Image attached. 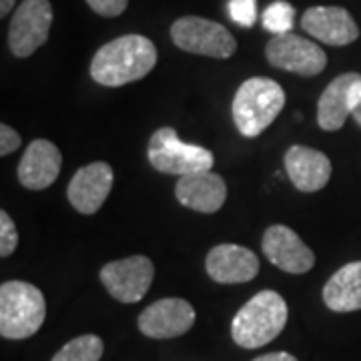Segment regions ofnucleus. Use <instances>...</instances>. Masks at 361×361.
<instances>
[{
  "label": "nucleus",
  "instance_id": "obj_1",
  "mask_svg": "<svg viewBox=\"0 0 361 361\" xmlns=\"http://www.w3.org/2000/svg\"><path fill=\"white\" fill-rule=\"evenodd\" d=\"M157 65V47L142 35H125L101 47L90 77L103 87H123L145 78Z\"/></svg>",
  "mask_w": 361,
  "mask_h": 361
},
{
  "label": "nucleus",
  "instance_id": "obj_2",
  "mask_svg": "<svg viewBox=\"0 0 361 361\" xmlns=\"http://www.w3.org/2000/svg\"><path fill=\"white\" fill-rule=\"evenodd\" d=\"M287 315V303L277 291H259L235 313L231 322L233 341L243 349L263 348L283 331Z\"/></svg>",
  "mask_w": 361,
  "mask_h": 361
},
{
  "label": "nucleus",
  "instance_id": "obj_3",
  "mask_svg": "<svg viewBox=\"0 0 361 361\" xmlns=\"http://www.w3.org/2000/svg\"><path fill=\"white\" fill-rule=\"evenodd\" d=\"M285 106V90L273 78L253 77L237 89L233 99V121L243 137H259Z\"/></svg>",
  "mask_w": 361,
  "mask_h": 361
},
{
  "label": "nucleus",
  "instance_id": "obj_4",
  "mask_svg": "<svg viewBox=\"0 0 361 361\" xmlns=\"http://www.w3.org/2000/svg\"><path fill=\"white\" fill-rule=\"evenodd\" d=\"M47 317V301L39 287L26 281L0 285V336L28 339L40 331Z\"/></svg>",
  "mask_w": 361,
  "mask_h": 361
},
{
  "label": "nucleus",
  "instance_id": "obj_5",
  "mask_svg": "<svg viewBox=\"0 0 361 361\" xmlns=\"http://www.w3.org/2000/svg\"><path fill=\"white\" fill-rule=\"evenodd\" d=\"M147 157L151 167L165 175H193L211 171L215 157L199 145L183 142L177 137V130L171 127H161L153 133Z\"/></svg>",
  "mask_w": 361,
  "mask_h": 361
},
{
  "label": "nucleus",
  "instance_id": "obj_6",
  "mask_svg": "<svg viewBox=\"0 0 361 361\" xmlns=\"http://www.w3.org/2000/svg\"><path fill=\"white\" fill-rule=\"evenodd\" d=\"M171 39L180 51L211 56V59H229L237 52V40L219 23L203 16H183L171 26Z\"/></svg>",
  "mask_w": 361,
  "mask_h": 361
},
{
  "label": "nucleus",
  "instance_id": "obj_7",
  "mask_svg": "<svg viewBox=\"0 0 361 361\" xmlns=\"http://www.w3.org/2000/svg\"><path fill=\"white\" fill-rule=\"evenodd\" d=\"M52 4L49 0H23L14 11L8 28V47L18 59L37 52L49 40Z\"/></svg>",
  "mask_w": 361,
  "mask_h": 361
},
{
  "label": "nucleus",
  "instance_id": "obj_8",
  "mask_svg": "<svg viewBox=\"0 0 361 361\" xmlns=\"http://www.w3.org/2000/svg\"><path fill=\"white\" fill-rule=\"evenodd\" d=\"M155 279L153 261L145 255L111 261L101 269V281L109 295L121 303H137L151 289Z\"/></svg>",
  "mask_w": 361,
  "mask_h": 361
},
{
  "label": "nucleus",
  "instance_id": "obj_9",
  "mask_svg": "<svg viewBox=\"0 0 361 361\" xmlns=\"http://www.w3.org/2000/svg\"><path fill=\"white\" fill-rule=\"evenodd\" d=\"M265 56L271 66L301 77H315L327 65V56L319 44L293 32L275 35L265 47Z\"/></svg>",
  "mask_w": 361,
  "mask_h": 361
},
{
  "label": "nucleus",
  "instance_id": "obj_10",
  "mask_svg": "<svg viewBox=\"0 0 361 361\" xmlns=\"http://www.w3.org/2000/svg\"><path fill=\"white\" fill-rule=\"evenodd\" d=\"M197 313L193 305L179 297H167L151 303L141 311L137 325L145 337L151 339H173L185 336L195 325Z\"/></svg>",
  "mask_w": 361,
  "mask_h": 361
},
{
  "label": "nucleus",
  "instance_id": "obj_11",
  "mask_svg": "<svg viewBox=\"0 0 361 361\" xmlns=\"http://www.w3.org/2000/svg\"><path fill=\"white\" fill-rule=\"evenodd\" d=\"M361 101V75L345 73L336 77L317 101V123L323 130H339Z\"/></svg>",
  "mask_w": 361,
  "mask_h": 361
},
{
  "label": "nucleus",
  "instance_id": "obj_12",
  "mask_svg": "<svg viewBox=\"0 0 361 361\" xmlns=\"http://www.w3.org/2000/svg\"><path fill=\"white\" fill-rule=\"evenodd\" d=\"M261 247H263L265 257L285 273L303 275L315 265L313 251L287 225H271L263 235Z\"/></svg>",
  "mask_w": 361,
  "mask_h": 361
},
{
  "label": "nucleus",
  "instance_id": "obj_13",
  "mask_svg": "<svg viewBox=\"0 0 361 361\" xmlns=\"http://www.w3.org/2000/svg\"><path fill=\"white\" fill-rule=\"evenodd\" d=\"M115 173L109 163L97 161L80 167L68 183V203L82 215H92L104 205L113 189Z\"/></svg>",
  "mask_w": 361,
  "mask_h": 361
},
{
  "label": "nucleus",
  "instance_id": "obj_14",
  "mask_svg": "<svg viewBox=\"0 0 361 361\" xmlns=\"http://www.w3.org/2000/svg\"><path fill=\"white\" fill-rule=\"evenodd\" d=\"M301 28L329 47H345L360 37L357 23L341 6H311L301 16Z\"/></svg>",
  "mask_w": 361,
  "mask_h": 361
},
{
  "label": "nucleus",
  "instance_id": "obj_15",
  "mask_svg": "<svg viewBox=\"0 0 361 361\" xmlns=\"http://www.w3.org/2000/svg\"><path fill=\"white\" fill-rule=\"evenodd\" d=\"M205 269L213 281L223 285L249 283L259 273V257L241 245L223 243L213 247L205 259Z\"/></svg>",
  "mask_w": 361,
  "mask_h": 361
},
{
  "label": "nucleus",
  "instance_id": "obj_16",
  "mask_svg": "<svg viewBox=\"0 0 361 361\" xmlns=\"http://www.w3.org/2000/svg\"><path fill=\"white\" fill-rule=\"evenodd\" d=\"M63 167V155L56 145L47 139H37L26 147L18 163V180L25 189L42 191L56 180Z\"/></svg>",
  "mask_w": 361,
  "mask_h": 361
},
{
  "label": "nucleus",
  "instance_id": "obj_17",
  "mask_svg": "<svg viewBox=\"0 0 361 361\" xmlns=\"http://www.w3.org/2000/svg\"><path fill=\"white\" fill-rule=\"evenodd\" d=\"M285 171L297 191L315 193L331 179V161L325 153L305 145H293L285 153Z\"/></svg>",
  "mask_w": 361,
  "mask_h": 361
},
{
  "label": "nucleus",
  "instance_id": "obj_18",
  "mask_svg": "<svg viewBox=\"0 0 361 361\" xmlns=\"http://www.w3.org/2000/svg\"><path fill=\"white\" fill-rule=\"evenodd\" d=\"M180 205L199 213H217L227 199V185L213 171L185 175L175 185Z\"/></svg>",
  "mask_w": 361,
  "mask_h": 361
},
{
  "label": "nucleus",
  "instance_id": "obj_19",
  "mask_svg": "<svg viewBox=\"0 0 361 361\" xmlns=\"http://www.w3.org/2000/svg\"><path fill=\"white\" fill-rule=\"evenodd\" d=\"M323 301L336 313L361 310V261L337 269L323 287Z\"/></svg>",
  "mask_w": 361,
  "mask_h": 361
},
{
  "label": "nucleus",
  "instance_id": "obj_20",
  "mask_svg": "<svg viewBox=\"0 0 361 361\" xmlns=\"http://www.w3.org/2000/svg\"><path fill=\"white\" fill-rule=\"evenodd\" d=\"M103 351V339L94 334H87L71 339L52 355L51 361H101Z\"/></svg>",
  "mask_w": 361,
  "mask_h": 361
},
{
  "label": "nucleus",
  "instance_id": "obj_21",
  "mask_svg": "<svg viewBox=\"0 0 361 361\" xmlns=\"http://www.w3.org/2000/svg\"><path fill=\"white\" fill-rule=\"evenodd\" d=\"M293 23H295V11L285 0L271 2L269 6L265 8V13H263V26L269 32H273V37L275 35H287V32H291Z\"/></svg>",
  "mask_w": 361,
  "mask_h": 361
},
{
  "label": "nucleus",
  "instance_id": "obj_22",
  "mask_svg": "<svg viewBox=\"0 0 361 361\" xmlns=\"http://www.w3.org/2000/svg\"><path fill=\"white\" fill-rule=\"evenodd\" d=\"M18 247V231L13 217L6 211H0V257L13 255Z\"/></svg>",
  "mask_w": 361,
  "mask_h": 361
},
{
  "label": "nucleus",
  "instance_id": "obj_23",
  "mask_svg": "<svg viewBox=\"0 0 361 361\" xmlns=\"http://www.w3.org/2000/svg\"><path fill=\"white\" fill-rule=\"evenodd\" d=\"M229 16L233 23L249 28L257 20V2L255 0H229Z\"/></svg>",
  "mask_w": 361,
  "mask_h": 361
},
{
  "label": "nucleus",
  "instance_id": "obj_24",
  "mask_svg": "<svg viewBox=\"0 0 361 361\" xmlns=\"http://www.w3.org/2000/svg\"><path fill=\"white\" fill-rule=\"evenodd\" d=\"M90 8L101 16H106V18H113V16H118L127 11L129 6V0H87Z\"/></svg>",
  "mask_w": 361,
  "mask_h": 361
},
{
  "label": "nucleus",
  "instance_id": "obj_25",
  "mask_svg": "<svg viewBox=\"0 0 361 361\" xmlns=\"http://www.w3.org/2000/svg\"><path fill=\"white\" fill-rule=\"evenodd\" d=\"M20 145H23L20 135H18L13 127H8V125L2 123V125H0V155L8 157L11 153H14Z\"/></svg>",
  "mask_w": 361,
  "mask_h": 361
},
{
  "label": "nucleus",
  "instance_id": "obj_26",
  "mask_svg": "<svg viewBox=\"0 0 361 361\" xmlns=\"http://www.w3.org/2000/svg\"><path fill=\"white\" fill-rule=\"evenodd\" d=\"M253 361H297V357L291 355V353H287V351H273V353L259 355Z\"/></svg>",
  "mask_w": 361,
  "mask_h": 361
},
{
  "label": "nucleus",
  "instance_id": "obj_27",
  "mask_svg": "<svg viewBox=\"0 0 361 361\" xmlns=\"http://www.w3.org/2000/svg\"><path fill=\"white\" fill-rule=\"evenodd\" d=\"M14 2H16V0H0V16H6V14L11 13Z\"/></svg>",
  "mask_w": 361,
  "mask_h": 361
},
{
  "label": "nucleus",
  "instance_id": "obj_28",
  "mask_svg": "<svg viewBox=\"0 0 361 361\" xmlns=\"http://www.w3.org/2000/svg\"><path fill=\"white\" fill-rule=\"evenodd\" d=\"M351 116L355 118V123H357V127H361V101H360V104L355 106V111L351 113Z\"/></svg>",
  "mask_w": 361,
  "mask_h": 361
}]
</instances>
